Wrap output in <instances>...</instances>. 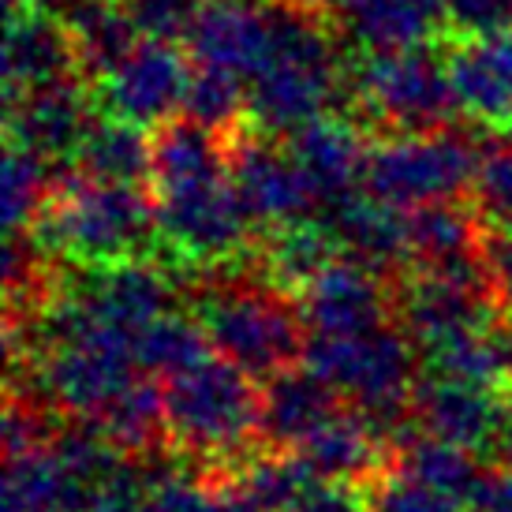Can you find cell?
Segmentation results:
<instances>
[{
    "label": "cell",
    "mask_w": 512,
    "mask_h": 512,
    "mask_svg": "<svg viewBox=\"0 0 512 512\" xmlns=\"http://www.w3.org/2000/svg\"><path fill=\"white\" fill-rule=\"evenodd\" d=\"M165 434L191 456H236L258 438L262 393L251 374L221 352H206L191 367L165 378Z\"/></svg>",
    "instance_id": "obj_4"
},
{
    "label": "cell",
    "mask_w": 512,
    "mask_h": 512,
    "mask_svg": "<svg viewBox=\"0 0 512 512\" xmlns=\"http://www.w3.org/2000/svg\"><path fill=\"white\" fill-rule=\"evenodd\" d=\"M288 292L262 281H225L202 292L199 322L214 352L232 359L251 378H273L303 359V314L288 303Z\"/></svg>",
    "instance_id": "obj_5"
},
{
    "label": "cell",
    "mask_w": 512,
    "mask_h": 512,
    "mask_svg": "<svg viewBox=\"0 0 512 512\" xmlns=\"http://www.w3.org/2000/svg\"><path fill=\"white\" fill-rule=\"evenodd\" d=\"M12 4H42V0H12Z\"/></svg>",
    "instance_id": "obj_43"
},
{
    "label": "cell",
    "mask_w": 512,
    "mask_h": 512,
    "mask_svg": "<svg viewBox=\"0 0 512 512\" xmlns=\"http://www.w3.org/2000/svg\"><path fill=\"white\" fill-rule=\"evenodd\" d=\"M303 367L329 382L341 400L367 415L382 430L389 445L408 434V415L415 397V341L408 329L378 326L348 337H318L307 333L303 344Z\"/></svg>",
    "instance_id": "obj_2"
},
{
    "label": "cell",
    "mask_w": 512,
    "mask_h": 512,
    "mask_svg": "<svg viewBox=\"0 0 512 512\" xmlns=\"http://www.w3.org/2000/svg\"><path fill=\"white\" fill-rule=\"evenodd\" d=\"M146 131L116 116L98 120L75 150V172L101 184H146L154 172V139Z\"/></svg>",
    "instance_id": "obj_26"
},
{
    "label": "cell",
    "mask_w": 512,
    "mask_h": 512,
    "mask_svg": "<svg viewBox=\"0 0 512 512\" xmlns=\"http://www.w3.org/2000/svg\"><path fill=\"white\" fill-rule=\"evenodd\" d=\"M393 471L438 490L445 498L464 501V505H471L475 490L486 479V471L479 468V453H471L456 441L434 438V434L419 427L408 430L393 445Z\"/></svg>",
    "instance_id": "obj_25"
},
{
    "label": "cell",
    "mask_w": 512,
    "mask_h": 512,
    "mask_svg": "<svg viewBox=\"0 0 512 512\" xmlns=\"http://www.w3.org/2000/svg\"><path fill=\"white\" fill-rule=\"evenodd\" d=\"M509 445H512V397H509Z\"/></svg>",
    "instance_id": "obj_42"
},
{
    "label": "cell",
    "mask_w": 512,
    "mask_h": 512,
    "mask_svg": "<svg viewBox=\"0 0 512 512\" xmlns=\"http://www.w3.org/2000/svg\"><path fill=\"white\" fill-rule=\"evenodd\" d=\"M57 161L8 143L4 169H0V217L8 232H30L45 214V206L57 199Z\"/></svg>",
    "instance_id": "obj_29"
},
{
    "label": "cell",
    "mask_w": 512,
    "mask_h": 512,
    "mask_svg": "<svg viewBox=\"0 0 512 512\" xmlns=\"http://www.w3.org/2000/svg\"><path fill=\"white\" fill-rule=\"evenodd\" d=\"M322 221L333 228L341 243V255H352L374 270H400L412 266V240H408V210L393 202L374 199L370 191H352L344 199L329 202Z\"/></svg>",
    "instance_id": "obj_19"
},
{
    "label": "cell",
    "mask_w": 512,
    "mask_h": 512,
    "mask_svg": "<svg viewBox=\"0 0 512 512\" xmlns=\"http://www.w3.org/2000/svg\"><path fill=\"white\" fill-rule=\"evenodd\" d=\"M337 412H341V393L333 385L307 367H288L262 385L258 438L277 449H296Z\"/></svg>",
    "instance_id": "obj_22"
},
{
    "label": "cell",
    "mask_w": 512,
    "mask_h": 512,
    "mask_svg": "<svg viewBox=\"0 0 512 512\" xmlns=\"http://www.w3.org/2000/svg\"><path fill=\"white\" fill-rule=\"evenodd\" d=\"M512 449V445H509ZM471 512H512V453L498 471H486L483 486L475 490L468 505Z\"/></svg>",
    "instance_id": "obj_40"
},
{
    "label": "cell",
    "mask_w": 512,
    "mask_h": 512,
    "mask_svg": "<svg viewBox=\"0 0 512 512\" xmlns=\"http://www.w3.org/2000/svg\"><path fill=\"white\" fill-rule=\"evenodd\" d=\"M423 370L430 378H449V382L490 385L498 389L505 378H512L509 352H505V333L494 329H475L460 333L453 341H441L423 352Z\"/></svg>",
    "instance_id": "obj_30"
},
{
    "label": "cell",
    "mask_w": 512,
    "mask_h": 512,
    "mask_svg": "<svg viewBox=\"0 0 512 512\" xmlns=\"http://www.w3.org/2000/svg\"><path fill=\"white\" fill-rule=\"evenodd\" d=\"M352 98L374 124L393 131H434L449 128L456 109L449 60L434 49H397L367 53L352 75Z\"/></svg>",
    "instance_id": "obj_8"
},
{
    "label": "cell",
    "mask_w": 512,
    "mask_h": 512,
    "mask_svg": "<svg viewBox=\"0 0 512 512\" xmlns=\"http://www.w3.org/2000/svg\"><path fill=\"white\" fill-rule=\"evenodd\" d=\"M385 449L393 453V445L385 434L359 408H341L329 423L314 430L311 438L296 445L303 464L311 468L318 483H378L385 471Z\"/></svg>",
    "instance_id": "obj_21"
},
{
    "label": "cell",
    "mask_w": 512,
    "mask_h": 512,
    "mask_svg": "<svg viewBox=\"0 0 512 512\" xmlns=\"http://www.w3.org/2000/svg\"><path fill=\"white\" fill-rule=\"evenodd\" d=\"M75 296L105 322L128 333H143L150 322L172 314L176 285L169 281V273L150 266L146 258H128L113 266H94L90 277L75 285Z\"/></svg>",
    "instance_id": "obj_18"
},
{
    "label": "cell",
    "mask_w": 512,
    "mask_h": 512,
    "mask_svg": "<svg viewBox=\"0 0 512 512\" xmlns=\"http://www.w3.org/2000/svg\"><path fill=\"white\" fill-rule=\"evenodd\" d=\"M449 30L460 38H494L512 27V0H445Z\"/></svg>",
    "instance_id": "obj_37"
},
{
    "label": "cell",
    "mask_w": 512,
    "mask_h": 512,
    "mask_svg": "<svg viewBox=\"0 0 512 512\" xmlns=\"http://www.w3.org/2000/svg\"><path fill=\"white\" fill-rule=\"evenodd\" d=\"M124 4L143 38H165V42L187 38L206 8V0H124Z\"/></svg>",
    "instance_id": "obj_36"
},
{
    "label": "cell",
    "mask_w": 512,
    "mask_h": 512,
    "mask_svg": "<svg viewBox=\"0 0 512 512\" xmlns=\"http://www.w3.org/2000/svg\"><path fill=\"white\" fill-rule=\"evenodd\" d=\"M98 109V98L86 94V83L75 75L12 94L8 98V143L34 150L60 165L64 157H75L90 128L98 124Z\"/></svg>",
    "instance_id": "obj_11"
},
{
    "label": "cell",
    "mask_w": 512,
    "mask_h": 512,
    "mask_svg": "<svg viewBox=\"0 0 512 512\" xmlns=\"http://www.w3.org/2000/svg\"><path fill=\"white\" fill-rule=\"evenodd\" d=\"M337 255H341V243L333 236V228L311 217V221L273 228L270 240L262 243L258 266H262V277L270 285L299 296Z\"/></svg>",
    "instance_id": "obj_27"
},
{
    "label": "cell",
    "mask_w": 512,
    "mask_h": 512,
    "mask_svg": "<svg viewBox=\"0 0 512 512\" xmlns=\"http://www.w3.org/2000/svg\"><path fill=\"white\" fill-rule=\"evenodd\" d=\"M314 483L318 479L296 449L270 445V453H255L251 460L236 464V486L243 494H251L266 512H288Z\"/></svg>",
    "instance_id": "obj_31"
},
{
    "label": "cell",
    "mask_w": 512,
    "mask_h": 512,
    "mask_svg": "<svg viewBox=\"0 0 512 512\" xmlns=\"http://www.w3.org/2000/svg\"><path fill=\"white\" fill-rule=\"evenodd\" d=\"M370 512H471V509L464 501L445 498L438 490H430V486L393 471L389 479H378V486L370 490Z\"/></svg>",
    "instance_id": "obj_35"
},
{
    "label": "cell",
    "mask_w": 512,
    "mask_h": 512,
    "mask_svg": "<svg viewBox=\"0 0 512 512\" xmlns=\"http://www.w3.org/2000/svg\"><path fill=\"white\" fill-rule=\"evenodd\" d=\"M329 19L296 0H273V45L247 79V116L258 131L292 135L329 113L344 86Z\"/></svg>",
    "instance_id": "obj_1"
},
{
    "label": "cell",
    "mask_w": 512,
    "mask_h": 512,
    "mask_svg": "<svg viewBox=\"0 0 512 512\" xmlns=\"http://www.w3.org/2000/svg\"><path fill=\"white\" fill-rule=\"evenodd\" d=\"M210 486L187 471L154 460H135V453L116 468L113 479L90 494L86 512H202Z\"/></svg>",
    "instance_id": "obj_23"
},
{
    "label": "cell",
    "mask_w": 512,
    "mask_h": 512,
    "mask_svg": "<svg viewBox=\"0 0 512 512\" xmlns=\"http://www.w3.org/2000/svg\"><path fill=\"white\" fill-rule=\"evenodd\" d=\"M400 322L408 329L419 352H427L441 341H453L460 333L490 329L498 299L490 285H468V281H449L434 273H415L400 292Z\"/></svg>",
    "instance_id": "obj_15"
},
{
    "label": "cell",
    "mask_w": 512,
    "mask_h": 512,
    "mask_svg": "<svg viewBox=\"0 0 512 512\" xmlns=\"http://www.w3.org/2000/svg\"><path fill=\"white\" fill-rule=\"evenodd\" d=\"M479 161V143L464 131H400L393 139L370 146L363 191L400 210H419L430 202L460 199L475 184Z\"/></svg>",
    "instance_id": "obj_6"
},
{
    "label": "cell",
    "mask_w": 512,
    "mask_h": 512,
    "mask_svg": "<svg viewBox=\"0 0 512 512\" xmlns=\"http://www.w3.org/2000/svg\"><path fill=\"white\" fill-rule=\"evenodd\" d=\"M191 64L165 38H139L124 60L98 79V105L105 116L128 120L139 128H161L184 113Z\"/></svg>",
    "instance_id": "obj_10"
},
{
    "label": "cell",
    "mask_w": 512,
    "mask_h": 512,
    "mask_svg": "<svg viewBox=\"0 0 512 512\" xmlns=\"http://www.w3.org/2000/svg\"><path fill=\"white\" fill-rule=\"evenodd\" d=\"M456 109L483 128H512V72L494 38H475L449 57Z\"/></svg>",
    "instance_id": "obj_24"
},
{
    "label": "cell",
    "mask_w": 512,
    "mask_h": 512,
    "mask_svg": "<svg viewBox=\"0 0 512 512\" xmlns=\"http://www.w3.org/2000/svg\"><path fill=\"white\" fill-rule=\"evenodd\" d=\"M228 172L232 184L247 202V210L255 217V225H296L311 221L314 210H322V199L307 172L299 169L292 150L270 143V131H228Z\"/></svg>",
    "instance_id": "obj_9"
},
{
    "label": "cell",
    "mask_w": 512,
    "mask_h": 512,
    "mask_svg": "<svg viewBox=\"0 0 512 512\" xmlns=\"http://www.w3.org/2000/svg\"><path fill=\"white\" fill-rule=\"evenodd\" d=\"M157 210V240L191 266H221L247 251L255 217L232 184V172L150 187Z\"/></svg>",
    "instance_id": "obj_7"
},
{
    "label": "cell",
    "mask_w": 512,
    "mask_h": 512,
    "mask_svg": "<svg viewBox=\"0 0 512 512\" xmlns=\"http://www.w3.org/2000/svg\"><path fill=\"white\" fill-rule=\"evenodd\" d=\"M79 68L68 19L53 15L45 4H12L4 30V90L8 98L57 83Z\"/></svg>",
    "instance_id": "obj_17"
},
{
    "label": "cell",
    "mask_w": 512,
    "mask_h": 512,
    "mask_svg": "<svg viewBox=\"0 0 512 512\" xmlns=\"http://www.w3.org/2000/svg\"><path fill=\"white\" fill-rule=\"evenodd\" d=\"M64 19L72 30L79 72H90L94 79L116 68V60L128 57L131 45L139 42V27L128 4L120 8L116 0H72Z\"/></svg>",
    "instance_id": "obj_28"
},
{
    "label": "cell",
    "mask_w": 512,
    "mask_h": 512,
    "mask_svg": "<svg viewBox=\"0 0 512 512\" xmlns=\"http://www.w3.org/2000/svg\"><path fill=\"white\" fill-rule=\"evenodd\" d=\"M273 45V4L262 0H206L187 34V53L202 68L240 75L243 83L262 68Z\"/></svg>",
    "instance_id": "obj_14"
},
{
    "label": "cell",
    "mask_w": 512,
    "mask_h": 512,
    "mask_svg": "<svg viewBox=\"0 0 512 512\" xmlns=\"http://www.w3.org/2000/svg\"><path fill=\"white\" fill-rule=\"evenodd\" d=\"M329 27L363 53L419 49L438 38L445 0H322Z\"/></svg>",
    "instance_id": "obj_16"
},
{
    "label": "cell",
    "mask_w": 512,
    "mask_h": 512,
    "mask_svg": "<svg viewBox=\"0 0 512 512\" xmlns=\"http://www.w3.org/2000/svg\"><path fill=\"white\" fill-rule=\"evenodd\" d=\"M288 512H370V501L352 483H314Z\"/></svg>",
    "instance_id": "obj_38"
},
{
    "label": "cell",
    "mask_w": 512,
    "mask_h": 512,
    "mask_svg": "<svg viewBox=\"0 0 512 512\" xmlns=\"http://www.w3.org/2000/svg\"><path fill=\"white\" fill-rule=\"evenodd\" d=\"M30 232L45 251L90 270L143 258L146 243L157 236L154 195H146L143 184H101L79 176L60 187Z\"/></svg>",
    "instance_id": "obj_3"
},
{
    "label": "cell",
    "mask_w": 512,
    "mask_h": 512,
    "mask_svg": "<svg viewBox=\"0 0 512 512\" xmlns=\"http://www.w3.org/2000/svg\"><path fill=\"white\" fill-rule=\"evenodd\" d=\"M415 427L434 438L456 441L471 453H486L498 441H509V400L490 385L430 378L415 385L412 397Z\"/></svg>",
    "instance_id": "obj_13"
},
{
    "label": "cell",
    "mask_w": 512,
    "mask_h": 512,
    "mask_svg": "<svg viewBox=\"0 0 512 512\" xmlns=\"http://www.w3.org/2000/svg\"><path fill=\"white\" fill-rule=\"evenodd\" d=\"M393 299L382 281V270L352 255H337L311 285L299 292V314L307 333L348 337L367 333L389 322Z\"/></svg>",
    "instance_id": "obj_12"
},
{
    "label": "cell",
    "mask_w": 512,
    "mask_h": 512,
    "mask_svg": "<svg viewBox=\"0 0 512 512\" xmlns=\"http://www.w3.org/2000/svg\"><path fill=\"white\" fill-rule=\"evenodd\" d=\"M202 512H266L251 494H243L236 483H221L210 486V498H206V509Z\"/></svg>",
    "instance_id": "obj_41"
},
{
    "label": "cell",
    "mask_w": 512,
    "mask_h": 512,
    "mask_svg": "<svg viewBox=\"0 0 512 512\" xmlns=\"http://www.w3.org/2000/svg\"><path fill=\"white\" fill-rule=\"evenodd\" d=\"M475 210L494 232H512V146H490L475 172Z\"/></svg>",
    "instance_id": "obj_34"
},
{
    "label": "cell",
    "mask_w": 512,
    "mask_h": 512,
    "mask_svg": "<svg viewBox=\"0 0 512 512\" xmlns=\"http://www.w3.org/2000/svg\"><path fill=\"white\" fill-rule=\"evenodd\" d=\"M184 116L202 128L228 135L240 128V116H247V83L240 75L221 68H195L184 98Z\"/></svg>",
    "instance_id": "obj_33"
},
{
    "label": "cell",
    "mask_w": 512,
    "mask_h": 512,
    "mask_svg": "<svg viewBox=\"0 0 512 512\" xmlns=\"http://www.w3.org/2000/svg\"><path fill=\"white\" fill-rule=\"evenodd\" d=\"M135 352H139V363H143L146 374L169 378L176 370L191 367L206 352H214V344L206 337L202 322H191L184 314H165L135 337Z\"/></svg>",
    "instance_id": "obj_32"
},
{
    "label": "cell",
    "mask_w": 512,
    "mask_h": 512,
    "mask_svg": "<svg viewBox=\"0 0 512 512\" xmlns=\"http://www.w3.org/2000/svg\"><path fill=\"white\" fill-rule=\"evenodd\" d=\"M486 270L498 307L512 318V232H498L486 243Z\"/></svg>",
    "instance_id": "obj_39"
},
{
    "label": "cell",
    "mask_w": 512,
    "mask_h": 512,
    "mask_svg": "<svg viewBox=\"0 0 512 512\" xmlns=\"http://www.w3.org/2000/svg\"><path fill=\"white\" fill-rule=\"evenodd\" d=\"M285 143L299 161V169L307 172L314 191H318L322 210L329 202L344 199V195L363 187V165H367L370 146L352 120L322 113L314 116L311 124L285 135Z\"/></svg>",
    "instance_id": "obj_20"
}]
</instances>
